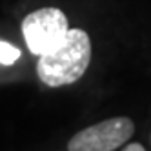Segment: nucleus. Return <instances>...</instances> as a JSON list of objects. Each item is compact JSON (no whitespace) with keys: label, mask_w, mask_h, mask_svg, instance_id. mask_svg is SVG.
<instances>
[{"label":"nucleus","mask_w":151,"mask_h":151,"mask_svg":"<svg viewBox=\"0 0 151 151\" xmlns=\"http://www.w3.org/2000/svg\"><path fill=\"white\" fill-rule=\"evenodd\" d=\"M91 62V38L84 29L69 27L60 44L37 64V75L47 88H62L78 82Z\"/></svg>","instance_id":"f257e3e1"},{"label":"nucleus","mask_w":151,"mask_h":151,"mask_svg":"<svg viewBox=\"0 0 151 151\" xmlns=\"http://www.w3.org/2000/svg\"><path fill=\"white\" fill-rule=\"evenodd\" d=\"M18 58H20V49L6 40H0V64L2 66H13Z\"/></svg>","instance_id":"20e7f679"},{"label":"nucleus","mask_w":151,"mask_h":151,"mask_svg":"<svg viewBox=\"0 0 151 151\" xmlns=\"http://www.w3.org/2000/svg\"><path fill=\"white\" fill-rule=\"evenodd\" d=\"M135 133V122L129 116H113L75 133L68 151H115L120 149Z\"/></svg>","instance_id":"7ed1b4c3"},{"label":"nucleus","mask_w":151,"mask_h":151,"mask_svg":"<svg viewBox=\"0 0 151 151\" xmlns=\"http://www.w3.org/2000/svg\"><path fill=\"white\" fill-rule=\"evenodd\" d=\"M120 149H122V151H144L146 147H144L142 144H138V142H131V144H127V142H126Z\"/></svg>","instance_id":"39448f33"},{"label":"nucleus","mask_w":151,"mask_h":151,"mask_svg":"<svg viewBox=\"0 0 151 151\" xmlns=\"http://www.w3.org/2000/svg\"><path fill=\"white\" fill-rule=\"evenodd\" d=\"M68 29V17L64 15L62 9L57 7L37 9L29 13L22 22V35L26 38L27 49L38 57L55 49L64 40Z\"/></svg>","instance_id":"f03ea898"}]
</instances>
